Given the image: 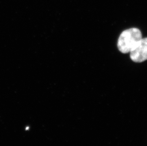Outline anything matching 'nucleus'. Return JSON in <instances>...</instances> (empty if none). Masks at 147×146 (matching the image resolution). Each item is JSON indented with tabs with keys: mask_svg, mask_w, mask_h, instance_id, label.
Wrapping results in <instances>:
<instances>
[{
	"mask_svg": "<svg viewBox=\"0 0 147 146\" xmlns=\"http://www.w3.org/2000/svg\"><path fill=\"white\" fill-rule=\"evenodd\" d=\"M131 59L136 63H141L147 60V38L140 41L130 52Z\"/></svg>",
	"mask_w": 147,
	"mask_h": 146,
	"instance_id": "f03ea898",
	"label": "nucleus"
},
{
	"mask_svg": "<svg viewBox=\"0 0 147 146\" xmlns=\"http://www.w3.org/2000/svg\"><path fill=\"white\" fill-rule=\"evenodd\" d=\"M142 38V32L137 28H131L125 30L121 33L118 39V49L124 54L130 53Z\"/></svg>",
	"mask_w": 147,
	"mask_h": 146,
	"instance_id": "f257e3e1",
	"label": "nucleus"
}]
</instances>
